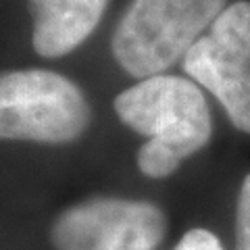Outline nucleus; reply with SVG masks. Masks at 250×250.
I'll use <instances>...</instances> for the list:
<instances>
[{"label": "nucleus", "instance_id": "nucleus-1", "mask_svg": "<svg viewBox=\"0 0 250 250\" xmlns=\"http://www.w3.org/2000/svg\"><path fill=\"white\" fill-rule=\"evenodd\" d=\"M113 108L121 123L148 138L138 150L146 177H169L213 136L207 98L188 77L161 73L140 80L115 98Z\"/></svg>", "mask_w": 250, "mask_h": 250}, {"label": "nucleus", "instance_id": "nucleus-2", "mask_svg": "<svg viewBox=\"0 0 250 250\" xmlns=\"http://www.w3.org/2000/svg\"><path fill=\"white\" fill-rule=\"evenodd\" d=\"M229 0H134L111 42L125 73L146 80L184 61Z\"/></svg>", "mask_w": 250, "mask_h": 250}, {"label": "nucleus", "instance_id": "nucleus-3", "mask_svg": "<svg viewBox=\"0 0 250 250\" xmlns=\"http://www.w3.org/2000/svg\"><path fill=\"white\" fill-rule=\"evenodd\" d=\"M90 121L88 98L69 77L48 69L0 71V140L69 144Z\"/></svg>", "mask_w": 250, "mask_h": 250}, {"label": "nucleus", "instance_id": "nucleus-4", "mask_svg": "<svg viewBox=\"0 0 250 250\" xmlns=\"http://www.w3.org/2000/svg\"><path fill=\"white\" fill-rule=\"evenodd\" d=\"M182 62L190 80L219 100L233 127L250 136V0L225 6Z\"/></svg>", "mask_w": 250, "mask_h": 250}, {"label": "nucleus", "instance_id": "nucleus-5", "mask_svg": "<svg viewBox=\"0 0 250 250\" xmlns=\"http://www.w3.org/2000/svg\"><path fill=\"white\" fill-rule=\"evenodd\" d=\"M167 233L165 213L146 200L94 196L54 219V250H156Z\"/></svg>", "mask_w": 250, "mask_h": 250}, {"label": "nucleus", "instance_id": "nucleus-6", "mask_svg": "<svg viewBox=\"0 0 250 250\" xmlns=\"http://www.w3.org/2000/svg\"><path fill=\"white\" fill-rule=\"evenodd\" d=\"M106 4L108 0H29L34 50L44 59L75 50L96 29Z\"/></svg>", "mask_w": 250, "mask_h": 250}, {"label": "nucleus", "instance_id": "nucleus-7", "mask_svg": "<svg viewBox=\"0 0 250 250\" xmlns=\"http://www.w3.org/2000/svg\"><path fill=\"white\" fill-rule=\"evenodd\" d=\"M233 250H250V173L244 177L238 192L233 217Z\"/></svg>", "mask_w": 250, "mask_h": 250}, {"label": "nucleus", "instance_id": "nucleus-8", "mask_svg": "<svg viewBox=\"0 0 250 250\" xmlns=\"http://www.w3.org/2000/svg\"><path fill=\"white\" fill-rule=\"evenodd\" d=\"M173 250H225L221 240L205 228L188 229Z\"/></svg>", "mask_w": 250, "mask_h": 250}]
</instances>
